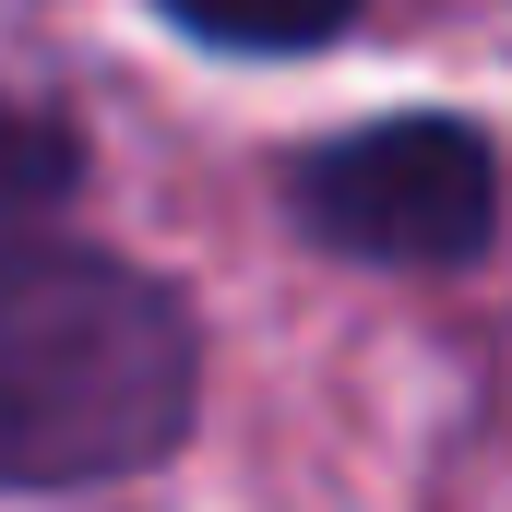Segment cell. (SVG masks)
Segmentation results:
<instances>
[{"instance_id": "6da1fadb", "label": "cell", "mask_w": 512, "mask_h": 512, "mask_svg": "<svg viewBox=\"0 0 512 512\" xmlns=\"http://www.w3.org/2000/svg\"><path fill=\"white\" fill-rule=\"evenodd\" d=\"M203 417V322L167 274L72 239L0 251V501L120 489Z\"/></svg>"}, {"instance_id": "7a4b0ae2", "label": "cell", "mask_w": 512, "mask_h": 512, "mask_svg": "<svg viewBox=\"0 0 512 512\" xmlns=\"http://www.w3.org/2000/svg\"><path fill=\"white\" fill-rule=\"evenodd\" d=\"M286 215L298 239L334 262H382V274H465L501 239V143L453 108H393L334 143H310L286 167Z\"/></svg>"}, {"instance_id": "3957f363", "label": "cell", "mask_w": 512, "mask_h": 512, "mask_svg": "<svg viewBox=\"0 0 512 512\" xmlns=\"http://www.w3.org/2000/svg\"><path fill=\"white\" fill-rule=\"evenodd\" d=\"M155 12L203 48H239V60H298V48L358 24V0H155Z\"/></svg>"}, {"instance_id": "277c9868", "label": "cell", "mask_w": 512, "mask_h": 512, "mask_svg": "<svg viewBox=\"0 0 512 512\" xmlns=\"http://www.w3.org/2000/svg\"><path fill=\"white\" fill-rule=\"evenodd\" d=\"M72 131L60 120H36V108H12L0 96V227H24V215H48L60 191H72Z\"/></svg>"}]
</instances>
